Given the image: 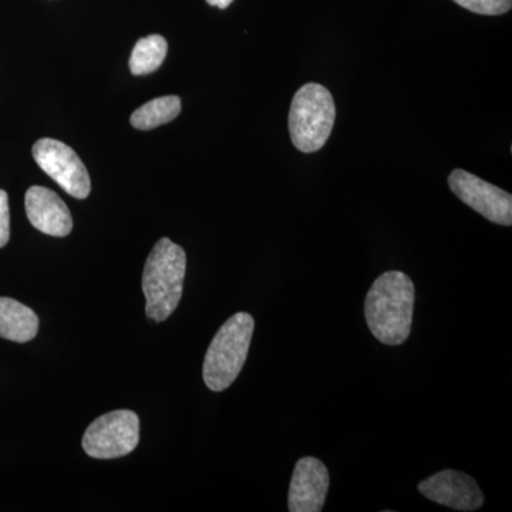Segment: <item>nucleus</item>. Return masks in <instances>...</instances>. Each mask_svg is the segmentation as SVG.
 Masks as SVG:
<instances>
[{
  "label": "nucleus",
  "mask_w": 512,
  "mask_h": 512,
  "mask_svg": "<svg viewBox=\"0 0 512 512\" xmlns=\"http://www.w3.org/2000/svg\"><path fill=\"white\" fill-rule=\"evenodd\" d=\"M416 289L404 272H384L370 286L365 316L370 332L387 346L403 345L412 333Z\"/></svg>",
  "instance_id": "f257e3e1"
},
{
  "label": "nucleus",
  "mask_w": 512,
  "mask_h": 512,
  "mask_svg": "<svg viewBox=\"0 0 512 512\" xmlns=\"http://www.w3.org/2000/svg\"><path fill=\"white\" fill-rule=\"evenodd\" d=\"M187 255L171 239L161 238L148 255L143 274L146 313L154 322L173 315L183 298Z\"/></svg>",
  "instance_id": "f03ea898"
},
{
  "label": "nucleus",
  "mask_w": 512,
  "mask_h": 512,
  "mask_svg": "<svg viewBox=\"0 0 512 512\" xmlns=\"http://www.w3.org/2000/svg\"><path fill=\"white\" fill-rule=\"evenodd\" d=\"M255 320L249 313L231 316L212 339L205 355L202 376L212 392H224L237 380L247 362Z\"/></svg>",
  "instance_id": "7ed1b4c3"
},
{
  "label": "nucleus",
  "mask_w": 512,
  "mask_h": 512,
  "mask_svg": "<svg viewBox=\"0 0 512 512\" xmlns=\"http://www.w3.org/2000/svg\"><path fill=\"white\" fill-rule=\"evenodd\" d=\"M336 120V106L325 86L308 83L293 96L289 110V136L302 153L319 151L328 143Z\"/></svg>",
  "instance_id": "20e7f679"
},
{
  "label": "nucleus",
  "mask_w": 512,
  "mask_h": 512,
  "mask_svg": "<svg viewBox=\"0 0 512 512\" xmlns=\"http://www.w3.org/2000/svg\"><path fill=\"white\" fill-rule=\"evenodd\" d=\"M140 441V419L131 410H116L94 420L82 444L87 456L111 460L133 453Z\"/></svg>",
  "instance_id": "39448f33"
},
{
  "label": "nucleus",
  "mask_w": 512,
  "mask_h": 512,
  "mask_svg": "<svg viewBox=\"0 0 512 512\" xmlns=\"http://www.w3.org/2000/svg\"><path fill=\"white\" fill-rule=\"evenodd\" d=\"M33 157L40 168L67 194L84 200L92 191L86 165L73 148L53 138H42L33 146Z\"/></svg>",
  "instance_id": "423d86ee"
},
{
  "label": "nucleus",
  "mask_w": 512,
  "mask_h": 512,
  "mask_svg": "<svg viewBox=\"0 0 512 512\" xmlns=\"http://www.w3.org/2000/svg\"><path fill=\"white\" fill-rule=\"evenodd\" d=\"M448 185L458 200L483 215L485 220L503 227H511L512 195L510 192L501 190L461 168H457L448 175Z\"/></svg>",
  "instance_id": "0eeeda50"
},
{
  "label": "nucleus",
  "mask_w": 512,
  "mask_h": 512,
  "mask_svg": "<svg viewBox=\"0 0 512 512\" xmlns=\"http://www.w3.org/2000/svg\"><path fill=\"white\" fill-rule=\"evenodd\" d=\"M417 488L427 500L453 510L476 511L484 505V494L476 480L461 471H439L421 481Z\"/></svg>",
  "instance_id": "6e6552de"
},
{
  "label": "nucleus",
  "mask_w": 512,
  "mask_h": 512,
  "mask_svg": "<svg viewBox=\"0 0 512 512\" xmlns=\"http://www.w3.org/2000/svg\"><path fill=\"white\" fill-rule=\"evenodd\" d=\"M330 477L325 464L315 457H303L296 463L289 485L288 508L291 512H319L325 507Z\"/></svg>",
  "instance_id": "1a4fd4ad"
},
{
  "label": "nucleus",
  "mask_w": 512,
  "mask_h": 512,
  "mask_svg": "<svg viewBox=\"0 0 512 512\" xmlns=\"http://www.w3.org/2000/svg\"><path fill=\"white\" fill-rule=\"evenodd\" d=\"M30 224L50 237H67L73 229L69 208L55 191L45 187H30L25 197Z\"/></svg>",
  "instance_id": "9d476101"
},
{
  "label": "nucleus",
  "mask_w": 512,
  "mask_h": 512,
  "mask_svg": "<svg viewBox=\"0 0 512 512\" xmlns=\"http://www.w3.org/2000/svg\"><path fill=\"white\" fill-rule=\"evenodd\" d=\"M39 332V318L15 299L0 298V338L26 343Z\"/></svg>",
  "instance_id": "9b49d317"
},
{
  "label": "nucleus",
  "mask_w": 512,
  "mask_h": 512,
  "mask_svg": "<svg viewBox=\"0 0 512 512\" xmlns=\"http://www.w3.org/2000/svg\"><path fill=\"white\" fill-rule=\"evenodd\" d=\"M181 113V99L178 96L158 97L148 101L131 114V126L137 130H153L170 123Z\"/></svg>",
  "instance_id": "f8f14e48"
},
{
  "label": "nucleus",
  "mask_w": 512,
  "mask_h": 512,
  "mask_svg": "<svg viewBox=\"0 0 512 512\" xmlns=\"http://www.w3.org/2000/svg\"><path fill=\"white\" fill-rule=\"evenodd\" d=\"M167 40L160 35H151L138 40L130 57V70L134 76L156 72L167 56Z\"/></svg>",
  "instance_id": "ddd939ff"
},
{
  "label": "nucleus",
  "mask_w": 512,
  "mask_h": 512,
  "mask_svg": "<svg viewBox=\"0 0 512 512\" xmlns=\"http://www.w3.org/2000/svg\"><path fill=\"white\" fill-rule=\"evenodd\" d=\"M461 8L484 16H500L510 12L512 0H453Z\"/></svg>",
  "instance_id": "4468645a"
},
{
  "label": "nucleus",
  "mask_w": 512,
  "mask_h": 512,
  "mask_svg": "<svg viewBox=\"0 0 512 512\" xmlns=\"http://www.w3.org/2000/svg\"><path fill=\"white\" fill-rule=\"evenodd\" d=\"M10 238L9 198L6 191L0 190V248L8 244Z\"/></svg>",
  "instance_id": "2eb2a0df"
},
{
  "label": "nucleus",
  "mask_w": 512,
  "mask_h": 512,
  "mask_svg": "<svg viewBox=\"0 0 512 512\" xmlns=\"http://www.w3.org/2000/svg\"><path fill=\"white\" fill-rule=\"evenodd\" d=\"M234 0H207L208 5L217 6L220 9H227Z\"/></svg>",
  "instance_id": "dca6fc26"
}]
</instances>
